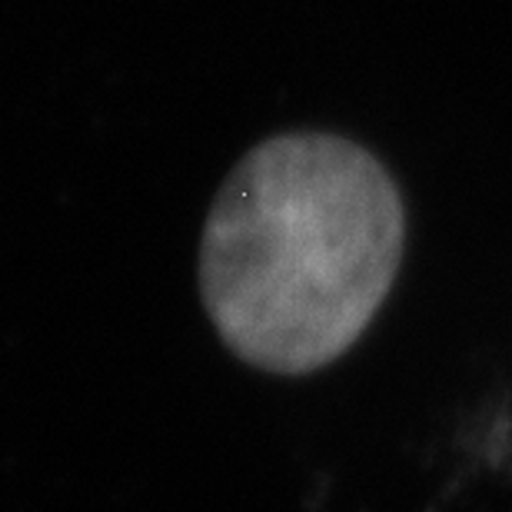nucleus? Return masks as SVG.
<instances>
[{
	"instance_id": "obj_1",
	"label": "nucleus",
	"mask_w": 512,
	"mask_h": 512,
	"mask_svg": "<svg viewBox=\"0 0 512 512\" xmlns=\"http://www.w3.org/2000/svg\"><path fill=\"white\" fill-rule=\"evenodd\" d=\"M403 240V200L370 150L336 133H280L256 143L213 200L203 306L243 363L316 373L370 326Z\"/></svg>"
}]
</instances>
